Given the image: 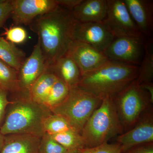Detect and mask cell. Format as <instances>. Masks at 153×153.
Returning <instances> with one entry per match:
<instances>
[{"label":"cell","instance_id":"83f0119b","mask_svg":"<svg viewBox=\"0 0 153 153\" xmlns=\"http://www.w3.org/2000/svg\"><path fill=\"white\" fill-rule=\"evenodd\" d=\"M13 7L11 0H1L0 2V28L11 16Z\"/></svg>","mask_w":153,"mask_h":153},{"label":"cell","instance_id":"44dd1931","mask_svg":"<svg viewBox=\"0 0 153 153\" xmlns=\"http://www.w3.org/2000/svg\"><path fill=\"white\" fill-rule=\"evenodd\" d=\"M50 135L67 150L82 149L85 148L81 133L74 129Z\"/></svg>","mask_w":153,"mask_h":153},{"label":"cell","instance_id":"603a6c76","mask_svg":"<svg viewBox=\"0 0 153 153\" xmlns=\"http://www.w3.org/2000/svg\"><path fill=\"white\" fill-rule=\"evenodd\" d=\"M43 127L45 133L50 135L60 133L68 130L74 129L66 119L59 115L53 113L45 119Z\"/></svg>","mask_w":153,"mask_h":153},{"label":"cell","instance_id":"9a60e30c","mask_svg":"<svg viewBox=\"0 0 153 153\" xmlns=\"http://www.w3.org/2000/svg\"><path fill=\"white\" fill-rule=\"evenodd\" d=\"M107 10V0H82L71 13L78 22H101L106 16Z\"/></svg>","mask_w":153,"mask_h":153},{"label":"cell","instance_id":"4fadbf2b","mask_svg":"<svg viewBox=\"0 0 153 153\" xmlns=\"http://www.w3.org/2000/svg\"><path fill=\"white\" fill-rule=\"evenodd\" d=\"M133 128L122 134L117 138L122 153L132 148L153 141L152 114H148Z\"/></svg>","mask_w":153,"mask_h":153},{"label":"cell","instance_id":"ffe728a7","mask_svg":"<svg viewBox=\"0 0 153 153\" xmlns=\"http://www.w3.org/2000/svg\"><path fill=\"white\" fill-rule=\"evenodd\" d=\"M153 80V38H146L145 41V52L139 66L136 80L140 85L152 83Z\"/></svg>","mask_w":153,"mask_h":153},{"label":"cell","instance_id":"7c38bea8","mask_svg":"<svg viewBox=\"0 0 153 153\" xmlns=\"http://www.w3.org/2000/svg\"><path fill=\"white\" fill-rule=\"evenodd\" d=\"M66 55L76 63L82 75L95 70L109 60L103 52L78 41H71Z\"/></svg>","mask_w":153,"mask_h":153},{"label":"cell","instance_id":"d6a6232c","mask_svg":"<svg viewBox=\"0 0 153 153\" xmlns=\"http://www.w3.org/2000/svg\"><path fill=\"white\" fill-rule=\"evenodd\" d=\"M4 136L0 132V153L4 146Z\"/></svg>","mask_w":153,"mask_h":153},{"label":"cell","instance_id":"3957f363","mask_svg":"<svg viewBox=\"0 0 153 153\" xmlns=\"http://www.w3.org/2000/svg\"><path fill=\"white\" fill-rule=\"evenodd\" d=\"M139 66L108 60L81 75L78 87L101 99L113 97L136 79Z\"/></svg>","mask_w":153,"mask_h":153},{"label":"cell","instance_id":"52a82bcc","mask_svg":"<svg viewBox=\"0 0 153 153\" xmlns=\"http://www.w3.org/2000/svg\"><path fill=\"white\" fill-rule=\"evenodd\" d=\"M107 10L103 24L115 38H146L140 32L123 0H107Z\"/></svg>","mask_w":153,"mask_h":153},{"label":"cell","instance_id":"484cf974","mask_svg":"<svg viewBox=\"0 0 153 153\" xmlns=\"http://www.w3.org/2000/svg\"><path fill=\"white\" fill-rule=\"evenodd\" d=\"M3 35L5 36L7 41L14 44L24 43L27 38V33L25 28L16 25L6 28Z\"/></svg>","mask_w":153,"mask_h":153},{"label":"cell","instance_id":"9c48e42d","mask_svg":"<svg viewBox=\"0 0 153 153\" xmlns=\"http://www.w3.org/2000/svg\"><path fill=\"white\" fill-rule=\"evenodd\" d=\"M72 41L88 44L104 53L115 38L103 22H81L75 20L72 29Z\"/></svg>","mask_w":153,"mask_h":153},{"label":"cell","instance_id":"f1b7e54d","mask_svg":"<svg viewBox=\"0 0 153 153\" xmlns=\"http://www.w3.org/2000/svg\"><path fill=\"white\" fill-rule=\"evenodd\" d=\"M8 92L0 87V128L4 122L7 107L10 103L8 99Z\"/></svg>","mask_w":153,"mask_h":153},{"label":"cell","instance_id":"4316f807","mask_svg":"<svg viewBox=\"0 0 153 153\" xmlns=\"http://www.w3.org/2000/svg\"><path fill=\"white\" fill-rule=\"evenodd\" d=\"M82 153H122L120 146L118 143H104L97 146L85 148L82 149Z\"/></svg>","mask_w":153,"mask_h":153},{"label":"cell","instance_id":"d6986e66","mask_svg":"<svg viewBox=\"0 0 153 153\" xmlns=\"http://www.w3.org/2000/svg\"><path fill=\"white\" fill-rule=\"evenodd\" d=\"M26 58V54L23 50L0 36L1 60L18 71Z\"/></svg>","mask_w":153,"mask_h":153},{"label":"cell","instance_id":"7402d4cb","mask_svg":"<svg viewBox=\"0 0 153 153\" xmlns=\"http://www.w3.org/2000/svg\"><path fill=\"white\" fill-rule=\"evenodd\" d=\"M0 87L8 92L19 93L18 71L0 59Z\"/></svg>","mask_w":153,"mask_h":153},{"label":"cell","instance_id":"f546056e","mask_svg":"<svg viewBox=\"0 0 153 153\" xmlns=\"http://www.w3.org/2000/svg\"><path fill=\"white\" fill-rule=\"evenodd\" d=\"M123 153H153V143L135 147Z\"/></svg>","mask_w":153,"mask_h":153},{"label":"cell","instance_id":"277c9868","mask_svg":"<svg viewBox=\"0 0 153 153\" xmlns=\"http://www.w3.org/2000/svg\"><path fill=\"white\" fill-rule=\"evenodd\" d=\"M123 127L113 97L102 99L81 131L85 148L97 146L121 133Z\"/></svg>","mask_w":153,"mask_h":153},{"label":"cell","instance_id":"5bb4252c","mask_svg":"<svg viewBox=\"0 0 153 153\" xmlns=\"http://www.w3.org/2000/svg\"><path fill=\"white\" fill-rule=\"evenodd\" d=\"M130 15L143 36L152 38L153 2L150 0H123Z\"/></svg>","mask_w":153,"mask_h":153},{"label":"cell","instance_id":"d4e9b609","mask_svg":"<svg viewBox=\"0 0 153 153\" xmlns=\"http://www.w3.org/2000/svg\"><path fill=\"white\" fill-rule=\"evenodd\" d=\"M67 151L49 134H44L40 139L38 153H66Z\"/></svg>","mask_w":153,"mask_h":153},{"label":"cell","instance_id":"836d02e7","mask_svg":"<svg viewBox=\"0 0 153 153\" xmlns=\"http://www.w3.org/2000/svg\"><path fill=\"white\" fill-rule=\"evenodd\" d=\"M66 153H82V149L71 150H68Z\"/></svg>","mask_w":153,"mask_h":153},{"label":"cell","instance_id":"ac0fdd59","mask_svg":"<svg viewBox=\"0 0 153 153\" xmlns=\"http://www.w3.org/2000/svg\"><path fill=\"white\" fill-rule=\"evenodd\" d=\"M58 79L52 71L47 68L31 88L30 98L36 102L44 104L52 86Z\"/></svg>","mask_w":153,"mask_h":153},{"label":"cell","instance_id":"6da1fadb","mask_svg":"<svg viewBox=\"0 0 153 153\" xmlns=\"http://www.w3.org/2000/svg\"><path fill=\"white\" fill-rule=\"evenodd\" d=\"M75 21L70 11L58 6L29 25L38 35L47 68L67 53Z\"/></svg>","mask_w":153,"mask_h":153},{"label":"cell","instance_id":"30bf717a","mask_svg":"<svg viewBox=\"0 0 153 153\" xmlns=\"http://www.w3.org/2000/svg\"><path fill=\"white\" fill-rule=\"evenodd\" d=\"M47 69L45 58L38 41L31 55L26 58L18 71L19 93L30 95L32 86Z\"/></svg>","mask_w":153,"mask_h":153},{"label":"cell","instance_id":"1f68e13d","mask_svg":"<svg viewBox=\"0 0 153 153\" xmlns=\"http://www.w3.org/2000/svg\"><path fill=\"white\" fill-rule=\"evenodd\" d=\"M143 89H144L149 94L150 97V101L151 103L153 102V84L152 83H148V84H143L140 85Z\"/></svg>","mask_w":153,"mask_h":153},{"label":"cell","instance_id":"8992f818","mask_svg":"<svg viewBox=\"0 0 153 153\" xmlns=\"http://www.w3.org/2000/svg\"><path fill=\"white\" fill-rule=\"evenodd\" d=\"M113 98L123 128L131 127L137 122L151 103L149 94L136 79Z\"/></svg>","mask_w":153,"mask_h":153},{"label":"cell","instance_id":"4dcf8cb0","mask_svg":"<svg viewBox=\"0 0 153 153\" xmlns=\"http://www.w3.org/2000/svg\"><path fill=\"white\" fill-rule=\"evenodd\" d=\"M57 4L71 12L82 0H55Z\"/></svg>","mask_w":153,"mask_h":153},{"label":"cell","instance_id":"cb8c5ba5","mask_svg":"<svg viewBox=\"0 0 153 153\" xmlns=\"http://www.w3.org/2000/svg\"><path fill=\"white\" fill-rule=\"evenodd\" d=\"M69 90L66 83L58 78L52 86L44 104L49 109L56 106L65 99Z\"/></svg>","mask_w":153,"mask_h":153},{"label":"cell","instance_id":"e575fe53","mask_svg":"<svg viewBox=\"0 0 153 153\" xmlns=\"http://www.w3.org/2000/svg\"><path fill=\"white\" fill-rule=\"evenodd\" d=\"M1 0H0V2H1Z\"/></svg>","mask_w":153,"mask_h":153},{"label":"cell","instance_id":"2e32d148","mask_svg":"<svg viewBox=\"0 0 153 153\" xmlns=\"http://www.w3.org/2000/svg\"><path fill=\"white\" fill-rule=\"evenodd\" d=\"M47 68L65 82L69 89L78 86L82 74L76 63L66 54Z\"/></svg>","mask_w":153,"mask_h":153},{"label":"cell","instance_id":"7a4b0ae2","mask_svg":"<svg viewBox=\"0 0 153 153\" xmlns=\"http://www.w3.org/2000/svg\"><path fill=\"white\" fill-rule=\"evenodd\" d=\"M18 99L10 102L0 132L4 136L25 134L41 138L44 132V122L52 114L49 108L34 101L29 95L19 94Z\"/></svg>","mask_w":153,"mask_h":153},{"label":"cell","instance_id":"5b68a950","mask_svg":"<svg viewBox=\"0 0 153 153\" xmlns=\"http://www.w3.org/2000/svg\"><path fill=\"white\" fill-rule=\"evenodd\" d=\"M102 100L99 97L77 86L70 89L65 99L50 109L52 113L66 119L73 128L81 133L88 120Z\"/></svg>","mask_w":153,"mask_h":153},{"label":"cell","instance_id":"ba28073f","mask_svg":"<svg viewBox=\"0 0 153 153\" xmlns=\"http://www.w3.org/2000/svg\"><path fill=\"white\" fill-rule=\"evenodd\" d=\"M145 40L130 37L116 38L104 53L110 61L140 66L144 54Z\"/></svg>","mask_w":153,"mask_h":153},{"label":"cell","instance_id":"e0dca14e","mask_svg":"<svg viewBox=\"0 0 153 153\" xmlns=\"http://www.w3.org/2000/svg\"><path fill=\"white\" fill-rule=\"evenodd\" d=\"M40 139L25 134L5 135L4 146L0 153H38Z\"/></svg>","mask_w":153,"mask_h":153},{"label":"cell","instance_id":"8fae6325","mask_svg":"<svg viewBox=\"0 0 153 153\" xmlns=\"http://www.w3.org/2000/svg\"><path fill=\"white\" fill-rule=\"evenodd\" d=\"M12 19L15 25H29L36 18L58 5L55 0H11Z\"/></svg>","mask_w":153,"mask_h":153}]
</instances>
